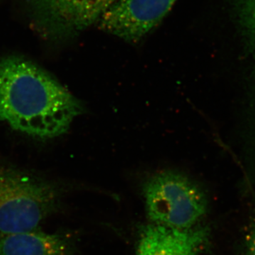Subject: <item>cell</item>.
I'll return each mask as SVG.
<instances>
[{
    "label": "cell",
    "mask_w": 255,
    "mask_h": 255,
    "mask_svg": "<svg viewBox=\"0 0 255 255\" xmlns=\"http://www.w3.org/2000/svg\"><path fill=\"white\" fill-rule=\"evenodd\" d=\"M177 0H119L99 21L102 31L130 43L144 38Z\"/></svg>",
    "instance_id": "5b68a950"
},
{
    "label": "cell",
    "mask_w": 255,
    "mask_h": 255,
    "mask_svg": "<svg viewBox=\"0 0 255 255\" xmlns=\"http://www.w3.org/2000/svg\"><path fill=\"white\" fill-rule=\"evenodd\" d=\"M209 238L207 226L177 229L152 223L142 229L137 255H201Z\"/></svg>",
    "instance_id": "8992f818"
},
{
    "label": "cell",
    "mask_w": 255,
    "mask_h": 255,
    "mask_svg": "<svg viewBox=\"0 0 255 255\" xmlns=\"http://www.w3.org/2000/svg\"><path fill=\"white\" fill-rule=\"evenodd\" d=\"M232 10L250 61L246 74L244 122L255 128V0H232Z\"/></svg>",
    "instance_id": "ba28073f"
},
{
    "label": "cell",
    "mask_w": 255,
    "mask_h": 255,
    "mask_svg": "<svg viewBox=\"0 0 255 255\" xmlns=\"http://www.w3.org/2000/svg\"><path fill=\"white\" fill-rule=\"evenodd\" d=\"M63 187L21 169L0 167V238L38 231L61 208Z\"/></svg>",
    "instance_id": "7a4b0ae2"
},
{
    "label": "cell",
    "mask_w": 255,
    "mask_h": 255,
    "mask_svg": "<svg viewBox=\"0 0 255 255\" xmlns=\"http://www.w3.org/2000/svg\"><path fill=\"white\" fill-rule=\"evenodd\" d=\"M84 112L81 102L26 58L0 59V120L39 139L58 137Z\"/></svg>",
    "instance_id": "6da1fadb"
},
{
    "label": "cell",
    "mask_w": 255,
    "mask_h": 255,
    "mask_svg": "<svg viewBox=\"0 0 255 255\" xmlns=\"http://www.w3.org/2000/svg\"><path fill=\"white\" fill-rule=\"evenodd\" d=\"M142 194L147 216L155 224L188 229L197 226L208 211L204 189L176 171L152 174L144 182Z\"/></svg>",
    "instance_id": "3957f363"
},
{
    "label": "cell",
    "mask_w": 255,
    "mask_h": 255,
    "mask_svg": "<svg viewBox=\"0 0 255 255\" xmlns=\"http://www.w3.org/2000/svg\"><path fill=\"white\" fill-rule=\"evenodd\" d=\"M0 255H80L75 238L68 233L38 231L0 238Z\"/></svg>",
    "instance_id": "52a82bcc"
},
{
    "label": "cell",
    "mask_w": 255,
    "mask_h": 255,
    "mask_svg": "<svg viewBox=\"0 0 255 255\" xmlns=\"http://www.w3.org/2000/svg\"><path fill=\"white\" fill-rule=\"evenodd\" d=\"M246 255H255V221L252 223L245 241Z\"/></svg>",
    "instance_id": "9c48e42d"
},
{
    "label": "cell",
    "mask_w": 255,
    "mask_h": 255,
    "mask_svg": "<svg viewBox=\"0 0 255 255\" xmlns=\"http://www.w3.org/2000/svg\"><path fill=\"white\" fill-rule=\"evenodd\" d=\"M119 0H26L35 31L45 39H73L98 23Z\"/></svg>",
    "instance_id": "277c9868"
}]
</instances>
